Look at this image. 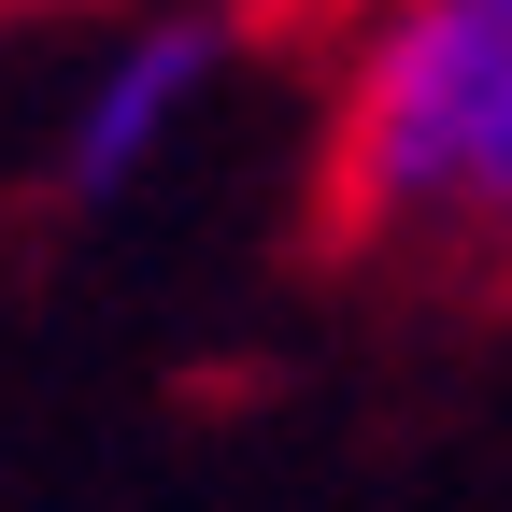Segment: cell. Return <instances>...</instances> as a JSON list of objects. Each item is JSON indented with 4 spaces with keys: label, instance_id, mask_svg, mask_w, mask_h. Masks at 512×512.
I'll return each instance as SVG.
<instances>
[{
    "label": "cell",
    "instance_id": "obj_3",
    "mask_svg": "<svg viewBox=\"0 0 512 512\" xmlns=\"http://www.w3.org/2000/svg\"><path fill=\"white\" fill-rule=\"evenodd\" d=\"M29 15H43V0H0V43H15V29H29Z\"/></svg>",
    "mask_w": 512,
    "mask_h": 512
},
{
    "label": "cell",
    "instance_id": "obj_2",
    "mask_svg": "<svg viewBox=\"0 0 512 512\" xmlns=\"http://www.w3.org/2000/svg\"><path fill=\"white\" fill-rule=\"evenodd\" d=\"M214 86H228V15H200V0L114 15V29L86 43L72 100H57V143H43L57 200H72V214H114V200H143V185L185 157V128L214 114Z\"/></svg>",
    "mask_w": 512,
    "mask_h": 512
},
{
    "label": "cell",
    "instance_id": "obj_1",
    "mask_svg": "<svg viewBox=\"0 0 512 512\" xmlns=\"http://www.w3.org/2000/svg\"><path fill=\"white\" fill-rule=\"evenodd\" d=\"M313 157L370 256L512 299V0H356Z\"/></svg>",
    "mask_w": 512,
    "mask_h": 512
}]
</instances>
